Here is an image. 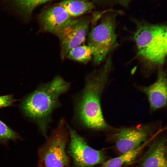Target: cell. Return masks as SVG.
<instances>
[{
	"label": "cell",
	"mask_w": 167,
	"mask_h": 167,
	"mask_svg": "<svg viewBox=\"0 0 167 167\" xmlns=\"http://www.w3.org/2000/svg\"><path fill=\"white\" fill-rule=\"evenodd\" d=\"M152 127L146 124L116 130L113 137L117 149L122 154L139 147L148 139Z\"/></svg>",
	"instance_id": "cell-8"
},
{
	"label": "cell",
	"mask_w": 167,
	"mask_h": 167,
	"mask_svg": "<svg viewBox=\"0 0 167 167\" xmlns=\"http://www.w3.org/2000/svg\"><path fill=\"white\" fill-rule=\"evenodd\" d=\"M155 135L149 138L139 147L130 150L119 156L105 161L101 167H122L124 164L131 163L136 158L143 149L153 140Z\"/></svg>",
	"instance_id": "cell-12"
},
{
	"label": "cell",
	"mask_w": 167,
	"mask_h": 167,
	"mask_svg": "<svg viewBox=\"0 0 167 167\" xmlns=\"http://www.w3.org/2000/svg\"><path fill=\"white\" fill-rule=\"evenodd\" d=\"M73 17L78 16L92 10L93 3L88 0H64L58 4Z\"/></svg>",
	"instance_id": "cell-13"
},
{
	"label": "cell",
	"mask_w": 167,
	"mask_h": 167,
	"mask_svg": "<svg viewBox=\"0 0 167 167\" xmlns=\"http://www.w3.org/2000/svg\"><path fill=\"white\" fill-rule=\"evenodd\" d=\"M70 87V83L57 75L51 81L40 85L22 103L21 107L24 113L37 122L46 137L52 113L61 106L59 97Z\"/></svg>",
	"instance_id": "cell-2"
},
{
	"label": "cell",
	"mask_w": 167,
	"mask_h": 167,
	"mask_svg": "<svg viewBox=\"0 0 167 167\" xmlns=\"http://www.w3.org/2000/svg\"><path fill=\"white\" fill-rule=\"evenodd\" d=\"M138 88L147 96L151 110L155 111L166 106L167 80L164 71H159L154 83L148 86L139 87Z\"/></svg>",
	"instance_id": "cell-10"
},
{
	"label": "cell",
	"mask_w": 167,
	"mask_h": 167,
	"mask_svg": "<svg viewBox=\"0 0 167 167\" xmlns=\"http://www.w3.org/2000/svg\"><path fill=\"white\" fill-rule=\"evenodd\" d=\"M64 8L58 5L42 12L38 17L40 25L39 32L55 35L74 19Z\"/></svg>",
	"instance_id": "cell-9"
},
{
	"label": "cell",
	"mask_w": 167,
	"mask_h": 167,
	"mask_svg": "<svg viewBox=\"0 0 167 167\" xmlns=\"http://www.w3.org/2000/svg\"><path fill=\"white\" fill-rule=\"evenodd\" d=\"M70 137L69 151L76 167H93L103 164L107 158L103 150L93 149L76 131L67 125Z\"/></svg>",
	"instance_id": "cell-6"
},
{
	"label": "cell",
	"mask_w": 167,
	"mask_h": 167,
	"mask_svg": "<svg viewBox=\"0 0 167 167\" xmlns=\"http://www.w3.org/2000/svg\"><path fill=\"white\" fill-rule=\"evenodd\" d=\"M65 119L61 118L46 142L38 151V167H68L70 164L66 147L69 132Z\"/></svg>",
	"instance_id": "cell-5"
},
{
	"label": "cell",
	"mask_w": 167,
	"mask_h": 167,
	"mask_svg": "<svg viewBox=\"0 0 167 167\" xmlns=\"http://www.w3.org/2000/svg\"><path fill=\"white\" fill-rule=\"evenodd\" d=\"M92 55L91 49L88 45H80L71 49L66 58L86 63L91 59Z\"/></svg>",
	"instance_id": "cell-14"
},
{
	"label": "cell",
	"mask_w": 167,
	"mask_h": 167,
	"mask_svg": "<svg viewBox=\"0 0 167 167\" xmlns=\"http://www.w3.org/2000/svg\"><path fill=\"white\" fill-rule=\"evenodd\" d=\"M110 56L104 65L86 77L84 86L75 100V120L81 127L93 131H104L112 128L103 117L101 97L108 83L112 66Z\"/></svg>",
	"instance_id": "cell-1"
},
{
	"label": "cell",
	"mask_w": 167,
	"mask_h": 167,
	"mask_svg": "<svg viewBox=\"0 0 167 167\" xmlns=\"http://www.w3.org/2000/svg\"><path fill=\"white\" fill-rule=\"evenodd\" d=\"M19 138L18 134L0 120V142L4 143L10 140Z\"/></svg>",
	"instance_id": "cell-16"
},
{
	"label": "cell",
	"mask_w": 167,
	"mask_h": 167,
	"mask_svg": "<svg viewBox=\"0 0 167 167\" xmlns=\"http://www.w3.org/2000/svg\"><path fill=\"white\" fill-rule=\"evenodd\" d=\"M118 14L110 11L105 14L88 33V45L91 49L95 64L103 62L118 46L115 30Z\"/></svg>",
	"instance_id": "cell-4"
},
{
	"label": "cell",
	"mask_w": 167,
	"mask_h": 167,
	"mask_svg": "<svg viewBox=\"0 0 167 167\" xmlns=\"http://www.w3.org/2000/svg\"><path fill=\"white\" fill-rule=\"evenodd\" d=\"M20 13L29 19L32 11L38 6L54 0H13Z\"/></svg>",
	"instance_id": "cell-15"
},
{
	"label": "cell",
	"mask_w": 167,
	"mask_h": 167,
	"mask_svg": "<svg viewBox=\"0 0 167 167\" xmlns=\"http://www.w3.org/2000/svg\"><path fill=\"white\" fill-rule=\"evenodd\" d=\"M90 21L88 17L75 18L55 35L60 40V57L62 60L66 58L71 49L84 42Z\"/></svg>",
	"instance_id": "cell-7"
},
{
	"label": "cell",
	"mask_w": 167,
	"mask_h": 167,
	"mask_svg": "<svg viewBox=\"0 0 167 167\" xmlns=\"http://www.w3.org/2000/svg\"><path fill=\"white\" fill-rule=\"evenodd\" d=\"M14 101V99L12 95L0 96V108L9 106Z\"/></svg>",
	"instance_id": "cell-17"
},
{
	"label": "cell",
	"mask_w": 167,
	"mask_h": 167,
	"mask_svg": "<svg viewBox=\"0 0 167 167\" xmlns=\"http://www.w3.org/2000/svg\"><path fill=\"white\" fill-rule=\"evenodd\" d=\"M137 24L134 39L138 54L151 62L163 64L167 55L166 26L146 23Z\"/></svg>",
	"instance_id": "cell-3"
},
{
	"label": "cell",
	"mask_w": 167,
	"mask_h": 167,
	"mask_svg": "<svg viewBox=\"0 0 167 167\" xmlns=\"http://www.w3.org/2000/svg\"><path fill=\"white\" fill-rule=\"evenodd\" d=\"M166 142L165 137L153 140L139 162L140 167H167Z\"/></svg>",
	"instance_id": "cell-11"
}]
</instances>
